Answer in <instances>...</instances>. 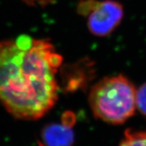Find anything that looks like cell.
I'll return each mask as SVG.
<instances>
[{
  "label": "cell",
  "instance_id": "cell-1",
  "mask_svg": "<svg viewBox=\"0 0 146 146\" xmlns=\"http://www.w3.org/2000/svg\"><path fill=\"white\" fill-rule=\"evenodd\" d=\"M62 57L45 39L21 35L0 42V102L22 120H37L58 99Z\"/></svg>",
  "mask_w": 146,
  "mask_h": 146
},
{
  "label": "cell",
  "instance_id": "cell-2",
  "mask_svg": "<svg viewBox=\"0 0 146 146\" xmlns=\"http://www.w3.org/2000/svg\"><path fill=\"white\" fill-rule=\"evenodd\" d=\"M137 89L123 75L106 77L91 87L89 105L96 118L111 124H123L137 109Z\"/></svg>",
  "mask_w": 146,
  "mask_h": 146
},
{
  "label": "cell",
  "instance_id": "cell-3",
  "mask_svg": "<svg viewBox=\"0 0 146 146\" xmlns=\"http://www.w3.org/2000/svg\"><path fill=\"white\" fill-rule=\"evenodd\" d=\"M77 12L86 17L89 32L100 37L111 34L124 15L122 5L114 0H80Z\"/></svg>",
  "mask_w": 146,
  "mask_h": 146
},
{
  "label": "cell",
  "instance_id": "cell-4",
  "mask_svg": "<svg viewBox=\"0 0 146 146\" xmlns=\"http://www.w3.org/2000/svg\"><path fill=\"white\" fill-rule=\"evenodd\" d=\"M75 122L74 113H64L61 123H52L43 128L41 143L44 146H72L74 143L73 127Z\"/></svg>",
  "mask_w": 146,
  "mask_h": 146
},
{
  "label": "cell",
  "instance_id": "cell-5",
  "mask_svg": "<svg viewBox=\"0 0 146 146\" xmlns=\"http://www.w3.org/2000/svg\"><path fill=\"white\" fill-rule=\"evenodd\" d=\"M119 146H146V131L127 129Z\"/></svg>",
  "mask_w": 146,
  "mask_h": 146
},
{
  "label": "cell",
  "instance_id": "cell-6",
  "mask_svg": "<svg viewBox=\"0 0 146 146\" xmlns=\"http://www.w3.org/2000/svg\"><path fill=\"white\" fill-rule=\"evenodd\" d=\"M137 108L142 114L146 116V83L137 90Z\"/></svg>",
  "mask_w": 146,
  "mask_h": 146
},
{
  "label": "cell",
  "instance_id": "cell-7",
  "mask_svg": "<svg viewBox=\"0 0 146 146\" xmlns=\"http://www.w3.org/2000/svg\"><path fill=\"white\" fill-rule=\"evenodd\" d=\"M26 2H28V4H32L33 2H38L41 5H47V4L51 3L55 0H25Z\"/></svg>",
  "mask_w": 146,
  "mask_h": 146
},
{
  "label": "cell",
  "instance_id": "cell-8",
  "mask_svg": "<svg viewBox=\"0 0 146 146\" xmlns=\"http://www.w3.org/2000/svg\"><path fill=\"white\" fill-rule=\"evenodd\" d=\"M39 146H44L41 143H39Z\"/></svg>",
  "mask_w": 146,
  "mask_h": 146
}]
</instances>
